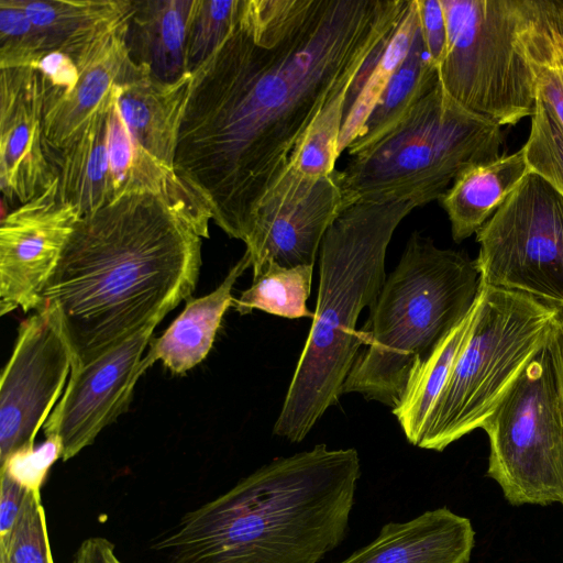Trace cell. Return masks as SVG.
<instances>
[{
  "mask_svg": "<svg viewBox=\"0 0 563 563\" xmlns=\"http://www.w3.org/2000/svg\"><path fill=\"white\" fill-rule=\"evenodd\" d=\"M522 147L531 172L563 195V126L538 98L531 114L530 133Z\"/></svg>",
  "mask_w": 563,
  "mask_h": 563,
  "instance_id": "cell-31",
  "label": "cell"
},
{
  "mask_svg": "<svg viewBox=\"0 0 563 563\" xmlns=\"http://www.w3.org/2000/svg\"><path fill=\"white\" fill-rule=\"evenodd\" d=\"M416 207L406 201L357 202L325 232L319 250V287L312 323L274 434L302 441L343 394L362 341L356 329L386 279L393 234Z\"/></svg>",
  "mask_w": 563,
  "mask_h": 563,
  "instance_id": "cell-4",
  "label": "cell"
},
{
  "mask_svg": "<svg viewBox=\"0 0 563 563\" xmlns=\"http://www.w3.org/2000/svg\"><path fill=\"white\" fill-rule=\"evenodd\" d=\"M549 343L555 358L563 386V312L555 318L549 335Z\"/></svg>",
  "mask_w": 563,
  "mask_h": 563,
  "instance_id": "cell-39",
  "label": "cell"
},
{
  "mask_svg": "<svg viewBox=\"0 0 563 563\" xmlns=\"http://www.w3.org/2000/svg\"><path fill=\"white\" fill-rule=\"evenodd\" d=\"M448 44L438 68L445 92L496 124L531 117L537 91L521 32L525 0H441Z\"/></svg>",
  "mask_w": 563,
  "mask_h": 563,
  "instance_id": "cell-8",
  "label": "cell"
},
{
  "mask_svg": "<svg viewBox=\"0 0 563 563\" xmlns=\"http://www.w3.org/2000/svg\"><path fill=\"white\" fill-rule=\"evenodd\" d=\"M530 172L523 147L462 172L439 199L453 240L477 233Z\"/></svg>",
  "mask_w": 563,
  "mask_h": 563,
  "instance_id": "cell-22",
  "label": "cell"
},
{
  "mask_svg": "<svg viewBox=\"0 0 563 563\" xmlns=\"http://www.w3.org/2000/svg\"><path fill=\"white\" fill-rule=\"evenodd\" d=\"M561 311L531 296L483 285L468 340L427 418L417 446L441 452L481 428L547 341Z\"/></svg>",
  "mask_w": 563,
  "mask_h": 563,
  "instance_id": "cell-7",
  "label": "cell"
},
{
  "mask_svg": "<svg viewBox=\"0 0 563 563\" xmlns=\"http://www.w3.org/2000/svg\"><path fill=\"white\" fill-rule=\"evenodd\" d=\"M81 214L58 194V179L1 219L0 313L37 309L38 295L55 269Z\"/></svg>",
  "mask_w": 563,
  "mask_h": 563,
  "instance_id": "cell-14",
  "label": "cell"
},
{
  "mask_svg": "<svg viewBox=\"0 0 563 563\" xmlns=\"http://www.w3.org/2000/svg\"><path fill=\"white\" fill-rule=\"evenodd\" d=\"M63 448L57 437H47L38 446L11 454L1 463V474L27 490L41 492L51 466L62 459Z\"/></svg>",
  "mask_w": 563,
  "mask_h": 563,
  "instance_id": "cell-34",
  "label": "cell"
},
{
  "mask_svg": "<svg viewBox=\"0 0 563 563\" xmlns=\"http://www.w3.org/2000/svg\"><path fill=\"white\" fill-rule=\"evenodd\" d=\"M201 231L189 210L151 191L82 216L38 295L53 308L78 369L195 290Z\"/></svg>",
  "mask_w": 563,
  "mask_h": 563,
  "instance_id": "cell-2",
  "label": "cell"
},
{
  "mask_svg": "<svg viewBox=\"0 0 563 563\" xmlns=\"http://www.w3.org/2000/svg\"><path fill=\"white\" fill-rule=\"evenodd\" d=\"M251 266L250 254L245 251L212 292L188 299L183 312L151 343L148 353L142 360L143 371L159 360L172 373L185 374L203 361L212 347L225 311L232 306V288Z\"/></svg>",
  "mask_w": 563,
  "mask_h": 563,
  "instance_id": "cell-20",
  "label": "cell"
},
{
  "mask_svg": "<svg viewBox=\"0 0 563 563\" xmlns=\"http://www.w3.org/2000/svg\"><path fill=\"white\" fill-rule=\"evenodd\" d=\"M196 0H132L125 44L132 62L166 81L188 71L187 44Z\"/></svg>",
  "mask_w": 563,
  "mask_h": 563,
  "instance_id": "cell-19",
  "label": "cell"
},
{
  "mask_svg": "<svg viewBox=\"0 0 563 563\" xmlns=\"http://www.w3.org/2000/svg\"><path fill=\"white\" fill-rule=\"evenodd\" d=\"M481 428L487 475L511 505H563V386L549 338Z\"/></svg>",
  "mask_w": 563,
  "mask_h": 563,
  "instance_id": "cell-9",
  "label": "cell"
},
{
  "mask_svg": "<svg viewBox=\"0 0 563 563\" xmlns=\"http://www.w3.org/2000/svg\"><path fill=\"white\" fill-rule=\"evenodd\" d=\"M32 68L40 76L43 106L68 95L80 76L76 62L69 55L56 49L44 51Z\"/></svg>",
  "mask_w": 563,
  "mask_h": 563,
  "instance_id": "cell-35",
  "label": "cell"
},
{
  "mask_svg": "<svg viewBox=\"0 0 563 563\" xmlns=\"http://www.w3.org/2000/svg\"><path fill=\"white\" fill-rule=\"evenodd\" d=\"M27 489L9 476L1 474L0 481V538L7 536L14 525Z\"/></svg>",
  "mask_w": 563,
  "mask_h": 563,
  "instance_id": "cell-37",
  "label": "cell"
},
{
  "mask_svg": "<svg viewBox=\"0 0 563 563\" xmlns=\"http://www.w3.org/2000/svg\"><path fill=\"white\" fill-rule=\"evenodd\" d=\"M420 31L430 62L439 68L444 59L448 31L441 0H416Z\"/></svg>",
  "mask_w": 563,
  "mask_h": 563,
  "instance_id": "cell-36",
  "label": "cell"
},
{
  "mask_svg": "<svg viewBox=\"0 0 563 563\" xmlns=\"http://www.w3.org/2000/svg\"><path fill=\"white\" fill-rule=\"evenodd\" d=\"M43 90L32 67L1 69L0 187L3 198L27 202L57 177L45 147Z\"/></svg>",
  "mask_w": 563,
  "mask_h": 563,
  "instance_id": "cell-15",
  "label": "cell"
},
{
  "mask_svg": "<svg viewBox=\"0 0 563 563\" xmlns=\"http://www.w3.org/2000/svg\"><path fill=\"white\" fill-rule=\"evenodd\" d=\"M0 563H54L40 492H27L14 525L0 538Z\"/></svg>",
  "mask_w": 563,
  "mask_h": 563,
  "instance_id": "cell-30",
  "label": "cell"
},
{
  "mask_svg": "<svg viewBox=\"0 0 563 563\" xmlns=\"http://www.w3.org/2000/svg\"><path fill=\"white\" fill-rule=\"evenodd\" d=\"M44 38V48L60 51L77 64L97 42L125 23L132 0H20Z\"/></svg>",
  "mask_w": 563,
  "mask_h": 563,
  "instance_id": "cell-23",
  "label": "cell"
},
{
  "mask_svg": "<svg viewBox=\"0 0 563 563\" xmlns=\"http://www.w3.org/2000/svg\"><path fill=\"white\" fill-rule=\"evenodd\" d=\"M477 303L478 300L467 317L452 330L430 356L415 366L400 401L393 409L407 441L415 446L418 445L427 418L468 340Z\"/></svg>",
  "mask_w": 563,
  "mask_h": 563,
  "instance_id": "cell-26",
  "label": "cell"
},
{
  "mask_svg": "<svg viewBox=\"0 0 563 563\" xmlns=\"http://www.w3.org/2000/svg\"><path fill=\"white\" fill-rule=\"evenodd\" d=\"M438 81V68L429 59L419 24L405 59L390 78L361 134L349 145V154L380 137Z\"/></svg>",
  "mask_w": 563,
  "mask_h": 563,
  "instance_id": "cell-27",
  "label": "cell"
},
{
  "mask_svg": "<svg viewBox=\"0 0 563 563\" xmlns=\"http://www.w3.org/2000/svg\"><path fill=\"white\" fill-rule=\"evenodd\" d=\"M73 354L55 310L42 306L19 327L0 380V462L34 448L71 372Z\"/></svg>",
  "mask_w": 563,
  "mask_h": 563,
  "instance_id": "cell-11",
  "label": "cell"
},
{
  "mask_svg": "<svg viewBox=\"0 0 563 563\" xmlns=\"http://www.w3.org/2000/svg\"><path fill=\"white\" fill-rule=\"evenodd\" d=\"M342 211L334 176L310 178L288 166L262 200L245 245L253 276L268 265H314L322 239Z\"/></svg>",
  "mask_w": 563,
  "mask_h": 563,
  "instance_id": "cell-12",
  "label": "cell"
},
{
  "mask_svg": "<svg viewBox=\"0 0 563 563\" xmlns=\"http://www.w3.org/2000/svg\"><path fill=\"white\" fill-rule=\"evenodd\" d=\"M241 0H196L191 14L187 63L196 70L225 40L233 29Z\"/></svg>",
  "mask_w": 563,
  "mask_h": 563,
  "instance_id": "cell-32",
  "label": "cell"
},
{
  "mask_svg": "<svg viewBox=\"0 0 563 563\" xmlns=\"http://www.w3.org/2000/svg\"><path fill=\"white\" fill-rule=\"evenodd\" d=\"M501 126L475 114L440 81L376 141L334 170L342 210L357 202L439 200L465 169L498 158Z\"/></svg>",
  "mask_w": 563,
  "mask_h": 563,
  "instance_id": "cell-6",
  "label": "cell"
},
{
  "mask_svg": "<svg viewBox=\"0 0 563 563\" xmlns=\"http://www.w3.org/2000/svg\"><path fill=\"white\" fill-rule=\"evenodd\" d=\"M349 89H344L322 109L296 145L289 166L301 175L320 178L335 170Z\"/></svg>",
  "mask_w": 563,
  "mask_h": 563,
  "instance_id": "cell-29",
  "label": "cell"
},
{
  "mask_svg": "<svg viewBox=\"0 0 563 563\" xmlns=\"http://www.w3.org/2000/svg\"><path fill=\"white\" fill-rule=\"evenodd\" d=\"M411 0H241L192 74L174 172L229 236L257 209L305 132L389 38Z\"/></svg>",
  "mask_w": 563,
  "mask_h": 563,
  "instance_id": "cell-1",
  "label": "cell"
},
{
  "mask_svg": "<svg viewBox=\"0 0 563 563\" xmlns=\"http://www.w3.org/2000/svg\"><path fill=\"white\" fill-rule=\"evenodd\" d=\"M475 531L446 507L405 522H388L368 544L336 563H468Z\"/></svg>",
  "mask_w": 563,
  "mask_h": 563,
  "instance_id": "cell-17",
  "label": "cell"
},
{
  "mask_svg": "<svg viewBox=\"0 0 563 563\" xmlns=\"http://www.w3.org/2000/svg\"><path fill=\"white\" fill-rule=\"evenodd\" d=\"M484 286L563 308V195L530 172L477 231Z\"/></svg>",
  "mask_w": 563,
  "mask_h": 563,
  "instance_id": "cell-10",
  "label": "cell"
},
{
  "mask_svg": "<svg viewBox=\"0 0 563 563\" xmlns=\"http://www.w3.org/2000/svg\"><path fill=\"white\" fill-rule=\"evenodd\" d=\"M360 475L355 449L317 444L275 459L153 548L162 563H319L346 536Z\"/></svg>",
  "mask_w": 563,
  "mask_h": 563,
  "instance_id": "cell-3",
  "label": "cell"
},
{
  "mask_svg": "<svg viewBox=\"0 0 563 563\" xmlns=\"http://www.w3.org/2000/svg\"><path fill=\"white\" fill-rule=\"evenodd\" d=\"M71 563H122L115 555L114 544L103 537H90L81 542Z\"/></svg>",
  "mask_w": 563,
  "mask_h": 563,
  "instance_id": "cell-38",
  "label": "cell"
},
{
  "mask_svg": "<svg viewBox=\"0 0 563 563\" xmlns=\"http://www.w3.org/2000/svg\"><path fill=\"white\" fill-rule=\"evenodd\" d=\"M482 289L475 260L415 231L358 330L362 347L343 394L358 393L394 409L415 366L467 317Z\"/></svg>",
  "mask_w": 563,
  "mask_h": 563,
  "instance_id": "cell-5",
  "label": "cell"
},
{
  "mask_svg": "<svg viewBox=\"0 0 563 563\" xmlns=\"http://www.w3.org/2000/svg\"><path fill=\"white\" fill-rule=\"evenodd\" d=\"M313 275V265L282 267L268 265L253 276L250 288L244 290L232 306L240 314L254 309L288 319L312 318L307 308Z\"/></svg>",
  "mask_w": 563,
  "mask_h": 563,
  "instance_id": "cell-28",
  "label": "cell"
},
{
  "mask_svg": "<svg viewBox=\"0 0 563 563\" xmlns=\"http://www.w3.org/2000/svg\"><path fill=\"white\" fill-rule=\"evenodd\" d=\"M44 51V38L20 0H0V68L33 67Z\"/></svg>",
  "mask_w": 563,
  "mask_h": 563,
  "instance_id": "cell-33",
  "label": "cell"
},
{
  "mask_svg": "<svg viewBox=\"0 0 563 563\" xmlns=\"http://www.w3.org/2000/svg\"><path fill=\"white\" fill-rule=\"evenodd\" d=\"M191 81V73L174 81L162 80L129 56L114 85L117 104L131 135L172 169Z\"/></svg>",
  "mask_w": 563,
  "mask_h": 563,
  "instance_id": "cell-16",
  "label": "cell"
},
{
  "mask_svg": "<svg viewBox=\"0 0 563 563\" xmlns=\"http://www.w3.org/2000/svg\"><path fill=\"white\" fill-rule=\"evenodd\" d=\"M419 27L416 0H411L391 36L375 52L349 89L339 141L340 154L361 134L394 73L405 59Z\"/></svg>",
  "mask_w": 563,
  "mask_h": 563,
  "instance_id": "cell-25",
  "label": "cell"
},
{
  "mask_svg": "<svg viewBox=\"0 0 563 563\" xmlns=\"http://www.w3.org/2000/svg\"><path fill=\"white\" fill-rule=\"evenodd\" d=\"M521 41L533 71L537 98L563 126V0H525Z\"/></svg>",
  "mask_w": 563,
  "mask_h": 563,
  "instance_id": "cell-24",
  "label": "cell"
},
{
  "mask_svg": "<svg viewBox=\"0 0 563 563\" xmlns=\"http://www.w3.org/2000/svg\"><path fill=\"white\" fill-rule=\"evenodd\" d=\"M126 25L128 21L80 57L77 62L80 76L68 95L43 106L42 128L48 157L87 124L112 91L129 59Z\"/></svg>",
  "mask_w": 563,
  "mask_h": 563,
  "instance_id": "cell-18",
  "label": "cell"
},
{
  "mask_svg": "<svg viewBox=\"0 0 563 563\" xmlns=\"http://www.w3.org/2000/svg\"><path fill=\"white\" fill-rule=\"evenodd\" d=\"M111 102L112 91L87 124L49 156L58 179L59 198L77 208L81 217L113 200L108 153Z\"/></svg>",
  "mask_w": 563,
  "mask_h": 563,
  "instance_id": "cell-21",
  "label": "cell"
},
{
  "mask_svg": "<svg viewBox=\"0 0 563 563\" xmlns=\"http://www.w3.org/2000/svg\"><path fill=\"white\" fill-rule=\"evenodd\" d=\"M164 317H156L100 357L70 372L62 398L43 427L46 438L60 440L63 461L92 444L128 409L134 387L144 374L143 353Z\"/></svg>",
  "mask_w": 563,
  "mask_h": 563,
  "instance_id": "cell-13",
  "label": "cell"
}]
</instances>
